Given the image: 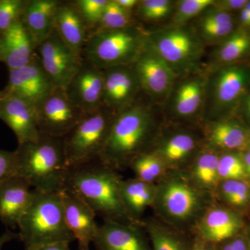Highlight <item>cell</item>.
I'll return each mask as SVG.
<instances>
[{
  "mask_svg": "<svg viewBox=\"0 0 250 250\" xmlns=\"http://www.w3.org/2000/svg\"><path fill=\"white\" fill-rule=\"evenodd\" d=\"M121 177L99 160L70 167L64 187L77 192L104 220L133 223L121 196Z\"/></svg>",
  "mask_w": 250,
  "mask_h": 250,
  "instance_id": "cell-1",
  "label": "cell"
},
{
  "mask_svg": "<svg viewBox=\"0 0 250 250\" xmlns=\"http://www.w3.org/2000/svg\"><path fill=\"white\" fill-rule=\"evenodd\" d=\"M14 152L16 175L34 189L59 192L63 188L70 167L62 138L41 134L37 141L18 145Z\"/></svg>",
  "mask_w": 250,
  "mask_h": 250,
  "instance_id": "cell-2",
  "label": "cell"
},
{
  "mask_svg": "<svg viewBox=\"0 0 250 250\" xmlns=\"http://www.w3.org/2000/svg\"><path fill=\"white\" fill-rule=\"evenodd\" d=\"M20 240L25 250L75 241L69 229L59 192H45L33 189L32 199L18 223Z\"/></svg>",
  "mask_w": 250,
  "mask_h": 250,
  "instance_id": "cell-3",
  "label": "cell"
},
{
  "mask_svg": "<svg viewBox=\"0 0 250 250\" xmlns=\"http://www.w3.org/2000/svg\"><path fill=\"white\" fill-rule=\"evenodd\" d=\"M151 125L149 112L136 102L117 113L99 160L113 170L129 166L136 156L142 154Z\"/></svg>",
  "mask_w": 250,
  "mask_h": 250,
  "instance_id": "cell-4",
  "label": "cell"
},
{
  "mask_svg": "<svg viewBox=\"0 0 250 250\" xmlns=\"http://www.w3.org/2000/svg\"><path fill=\"white\" fill-rule=\"evenodd\" d=\"M147 36L135 25L90 33L82 59L101 70L131 65L143 52Z\"/></svg>",
  "mask_w": 250,
  "mask_h": 250,
  "instance_id": "cell-5",
  "label": "cell"
},
{
  "mask_svg": "<svg viewBox=\"0 0 250 250\" xmlns=\"http://www.w3.org/2000/svg\"><path fill=\"white\" fill-rule=\"evenodd\" d=\"M116 116L104 106L85 113L78 124L62 138L69 167H77L99 159Z\"/></svg>",
  "mask_w": 250,
  "mask_h": 250,
  "instance_id": "cell-6",
  "label": "cell"
},
{
  "mask_svg": "<svg viewBox=\"0 0 250 250\" xmlns=\"http://www.w3.org/2000/svg\"><path fill=\"white\" fill-rule=\"evenodd\" d=\"M153 49L177 74L191 70L200 58L201 42L191 31L170 28L147 36Z\"/></svg>",
  "mask_w": 250,
  "mask_h": 250,
  "instance_id": "cell-7",
  "label": "cell"
},
{
  "mask_svg": "<svg viewBox=\"0 0 250 250\" xmlns=\"http://www.w3.org/2000/svg\"><path fill=\"white\" fill-rule=\"evenodd\" d=\"M85 114L72 104L62 88H54L36 107L38 127L41 134L62 139L78 124Z\"/></svg>",
  "mask_w": 250,
  "mask_h": 250,
  "instance_id": "cell-8",
  "label": "cell"
},
{
  "mask_svg": "<svg viewBox=\"0 0 250 250\" xmlns=\"http://www.w3.org/2000/svg\"><path fill=\"white\" fill-rule=\"evenodd\" d=\"M36 51L54 88H65L78 71L83 60L74 54L55 29L36 47Z\"/></svg>",
  "mask_w": 250,
  "mask_h": 250,
  "instance_id": "cell-9",
  "label": "cell"
},
{
  "mask_svg": "<svg viewBox=\"0 0 250 250\" xmlns=\"http://www.w3.org/2000/svg\"><path fill=\"white\" fill-rule=\"evenodd\" d=\"M64 90L72 104L83 113L97 111L103 106L104 70L83 59Z\"/></svg>",
  "mask_w": 250,
  "mask_h": 250,
  "instance_id": "cell-10",
  "label": "cell"
},
{
  "mask_svg": "<svg viewBox=\"0 0 250 250\" xmlns=\"http://www.w3.org/2000/svg\"><path fill=\"white\" fill-rule=\"evenodd\" d=\"M140 86L153 97H162L170 91L177 74L148 42L132 64Z\"/></svg>",
  "mask_w": 250,
  "mask_h": 250,
  "instance_id": "cell-11",
  "label": "cell"
},
{
  "mask_svg": "<svg viewBox=\"0 0 250 250\" xmlns=\"http://www.w3.org/2000/svg\"><path fill=\"white\" fill-rule=\"evenodd\" d=\"M162 212L175 223H184L194 216L200 206L195 189L179 179L167 181L156 190L155 199Z\"/></svg>",
  "mask_w": 250,
  "mask_h": 250,
  "instance_id": "cell-12",
  "label": "cell"
},
{
  "mask_svg": "<svg viewBox=\"0 0 250 250\" xmlns=\"http://www.w3.org/2000/svg\"><path fill=\"white\" fill-rule=\"evenodd\" d=\"M54 88L46 75L37 53L25 66L10 70L4 92L17 95L37 107Z\"/></svg>",
  "mask_w": 250,
  "mask_h": 250,
  "instance_id": "cell-13",
  "label": "cell"
},
{
  "mask_svg": "<svg viewBox=\"0 0 250 250\" xmlns=\"http://www.w3.org/2000/svg\"><path fill=\"white\" fill-rule=\"evenodd\" d=\"M60 193L65 222L78 243L79 250H90L99 228L96 213L73 190L64 187Z\"/></svg>",
  "mask_w": 250,
  "mask_h": 250,
  "instance_id": "cell-14",
  "label": "cell"
},
{
  "mask_svg": "<svg viewBox=\"0 0 250 250\" xmlns=\"http://www.w3.org/2000/svg\"><path fill=\"white\" fill-rule=\"evenodd\" d=\"M103 70V106L117 114L136 102L141 88L132 64Z\"/></svg>",
  "mask_w": 250,
  "mask_h": 250,
  "instance_id": "cell-15",
  "label": "cell"
},
{
  "mask_svg": "<svg viewBox=\"0 0 250 250\" xmlns=\"http://www.w3.org/2000/svg\"><path fill=\"white\" fill-rule=\"evenodd\" d=\"M0 120L14 131L18 145L36 142L40 138L35 106L4 90L0 98Z\"/></svg>",
  "mask_w": 250,
  "mask_h": 250,
  "instance_id": "cell-16",
  "label": "cell"
},
{
  "mask_svg": "<svg viewBox=\"0 0 250 250\" xmlns=\"http://www.w3.org/2000/svg\"><path fill=\"white\" fill-rule=\"evenodd\" d=\"M93 244L96 250H152L141 229L134 223L104 220Z\"/></svg>",
  "mask_w": 250,
  "mask_h": 250,
  "instance_id": "cell-17",
  "label": "cell"
},
{
  "mask_svg": "<svg viewBox=\"0 0 250 250\" xmlns=\"http://www.w3.org/2000/svg\"><path fill=\"white\" fill-rule=\"evenodd\" d=\"M25 179L14 175L0 183V221L11 228L18 227L32 199L33 190Z\"/></svg>",
  "mask_w": 250,
  "mask_h": 250,
  "instance_id": "cell-18",
  "label": "cell"
},
{
  "mask_svg": "<svg viewBox=\"0 0 250 250\" xmlns=\"http://www.w3.org/2000/svg\"><path fill=\"white\" fill-rule=\"evenodd\" d=\"M36 46L22 20L0 33V62L10 70L27 65L36 54Z\"/></svg>",
  "mask_w": 250,
  "mask_h": 250,
  "instance_id": "cell-19",
  "label": "cell"
},
{
  "mask_svg": "<svg viewBox=\"0 0 250 250\" xmlns=\"http://www.w3.org/2000/svg\"><path fill=\"white\" fill-rule=\"evenodd\" d=\"M54 29L74 54L82 58L90 31L72 1H61L56 13Z\"/></svg>",
  "mask_w": 250,
  "mask_h": 250,
  "instance_id": "cell-20",
  "label": "cell"
},
{
  "mask_svg": "<svg viewBox=\"0 0 250 250\" xmlns=\"http://www.w3.org/2000/svg\"><path fill=\"white\" fill-rule=\"evenodd\" d=\"M250 83V69L230 65L217 72L213 80V99L215 108L225 109L233 104Z\"/></svg>",
  "mask_w": 250,
  "mask_h": 250,
  "instance_id": "cell-21",
  "label": "cell"
},
{
  "mask_svg": "<svg viewBox=\"0 0 250 250\" xmlns=\"http://www.w3.org/2000/svg\"><path fill=\"white\" fill-rule=\"evenodd\" d=\"M59 0H27L22 20L36 47L54 29L56 13Z\"/></svg>",
  "mask_w": 250,
  "mask_h": 250,
  "instance_id": "cell-22",
  "label": "cell"
},
{
  "mask_svg": "<svg viewBox=\"0 0 250 250\" xmlns=\"http://www.w3.org/2000/svg\"><path fill=\"white\" fill-rule=\"evenodd\" d=\"M236 213L224 208L208 210L202 218L200 232L202 241L217 245L233 238L241 227Z\"/></svg>",
  "mask_w": 250,
  "mask_h": 250,
  "instance_id": "cell-23",
  "label": "cell"
},
{
  "mask_svg": "<svg viewBox=\"0 0 250 250\" xmlns=\"http://www.w3.org/2000/svg\"><path fill=\"white\" fill-rule=\"evenodd\" d=\"M120 191L125 209L131 221L139 218L155 201V187L136 178L122 180Z\"/></svg>",
  "mask_w": 250,
  "mask_h": 250,
  "instance_id": "cell-24",
  "label": "cell"
},
{
  "mask_svg": "<svg viewBox=\"0 0 250 250\" xmlns=\"http://www.w3.org/2000/svg\"><path fill=\"white\" fill-rule=\"evenodd\" d=\"M202 80L188 81L179 87L174 98V111L180 116H190L198 110L203 99Z\"/></svg>",
  "mask_w": 250,
  "mask_h": 250,
  "instance_id": "cell-25",
  "label": "cell"
},
{
  "mask_svg": "<svg viewBox=\"0 0 250 250\" xmlns=\"http://www.w3.org/2000/svg\"><path fill=\"white\" fill-rule=\"evenodd\" d=\"M210 137L215 146L228 149L241 147L247 141L245 130L239 125L229 122L215 124L210 131Z\"/></svg>",
  "mask_w": 250,
  "mask_h": 250,
  "instance_id": "cell-26",
  "label": "cell"
},
{
  "mask_svg": "<svg viewBox=\"0 0 250 250\" xmlns=\"http://www.w3.org/2000/svg\"><path fill=\"white\" fill-rule=\"evenodd\" d=\"M195 147V139L190 135L176 134L164 143L161 155L167 162L175 164L186 159Z\"/></svg>",
  "mask_w": 250,
  "mask_h": 250,
  "instance_id": "cell-27",
  "label": "cell"
},
{
  "mask_svg": "<svg viewBox=\"0 0 250 250\" xmlns=\"http://www.w3.org/2000/svg\"><path fill=\"white\" fill-rule=\"evenodd\" d=\"M136 178L143 182L152 183L164 171L161 159L154 154L142 153L134 158L129 164Z\"/></svg>",
  "mask_w": 250,
  "mask_h": 250,
  "instance_id": "cell-28",
  "label": "cell"
},
{
  "mask_svg": "<svg viewBox=\"0 0 250 250\" xmlns=\"http://www.w3.org/2000/svg\"><path fill=\"white\" fill-rule=\"evenodd\" d=\"M132 25L131 13L122 8L116 0H108L101 21L93 31L123 29Z\"/></svg>",
  "mask_w": 250,
  "mask_h": 250,
  "instance_id": "cell-29",
  "label": "cell"
},
{
  "mask_svg": "<svg viewBox=\"0 0 250 250\" xmlns=\"http://www.w3.org/2000/svg\"><path fill=\"white\" fill-rule=\"evenodd\" d=\"M250 51V34L245 31H237L219 49L218 58L221 62H231L241 58Z\"/></svg>",
  "mask_w": 250,
  "mask_h": 250,
  "instance_id": "cell-30",
  "label": "cell"
},
{
  "mask_svg": "<svg viewBox=\"0 0 250 250\" xmlns=\"http://www.w3.org/2000/svg\"><path fill=\"white\" fill-rule=\"evenodd\" d=\"M219 157L207 152L199 156L194 167V175L197 182L205 187H213L219 178Z\"/></svg>",
  "mask_w": 250,
  "mask_h": 250,
  "instance_id": "cell-31",
  "label": "cell"
},
{
  "mask_svg": "<svg viewBox=\"0 0 250 250\" xmlns=\"http://www.w3.org/2000/svg\"><path fill=\"white\" fill-rule=\"evenodd\" d=\"M108 0H75L72 1L89 29L90 34L96 29Z\"/></svg>",
  "mask_w": 250,
  "mask_h": 250,
  "instance_id": "cell-32",
  "label": "cell"
},
{
  "mask_svg": "<svg viewBox=\"0 0 250 250\" xmlns=\"http://www.w3.org/2000/svg\"><path fill=\"white\" fill-rule=\"evenodd\" d=\"M149 238L152 244V250H190L178 236L154 225L148 228Z\"/></svg>",
  "mask_w": 250,
  "mask_h": 250,
  "instance_id": "cell-33",
  "label": "cell"
},
{
  "mask_svg": "<svg viewBox=\"0 0 250 250\" xmlns=\"http://www.w3.org/2000/svg\"><path fill=\"white\" fill-rule=\"evenodd\" d=\"M221 192L228 203L236 207L248 205L250 202V186L242 180H225L221 186Z\"/></svg>",
  "mask_w": 250,
  "mask_h": 250,
  "instance_id": "cell-34",
  "label": "cell"
},
{
  "mask_svg": "<svg viewBox=\"0 0 250 250\" xmlns=\"http://www.w3.org/2000/svg\"><path fill=\"white\" fill-rule=\"evenodd\" d=\"M27 0H0V33L21 21Z\"/></svg>",
  "mask_w": 250,
  "mask_h": 250,
  "instance_id": "cell-35",
  "label": "cell"
},
{
  "mask_svg": "<svg viewBox=\"0 0 250 250\" xmlns=\"http://www.w3.org/2000/svg\"><path fill=\"white\" fill-rule=\"evenodd\" d=\"M219 178L225 180H241L248 176L244 161L235 154H226L219 158Z\"/></svg>",
  "mask_w": 250,
  "mask_h": 250,
  "instance_id": "cell-36",
  "label": "cell"
},
{
  "mask_svg": "<svg viewBox=\"0 0 250 250\" xmlns=\"http://www.w3.org/2000/svg\"><path fill=\"white\" fill-rule=\"evenodd\" d=\"M139 14L147 21H156L170 14L172 1L168 0H145L140 1Z\"/></svg>",
  "mask_w": 250,
  "mask_h": 250,
  "instance_id": "cell-37",
  "label": "cell"
},
{
  "mask_svg": "<svg viewBox=\"0 0 250 250\" xmlns=\"http://www.w3.org/2000/svg\"><path fill=\"white\" fill-rule=\"evenodd\" d=\"M213 0H184L180 2L174 16L177 24H182L200 14L214 4Z\"/></svg>",
  "mask_w": 250,
  "mask_h": 250,
  "instance_id": "cell-38",
  "label": "cell"
},
{
  "mask_svg": "<svg viewBox=\"0 0 250 250\" xmlns=\"http://www.w3.org/2000/svg\"><path fill=\"white\" fill-rule=\"evenodd\" d=\"M14 175H16L15 152L0 149V183Z\"/></svg>",
  "mask_w": 250,
  "mask_h": 250,
  "instance_id": "cell-39",
  "label": "cell"
},
{
  "mask_svg": "<svg viewBox=\"0 0 250 250\" xmlns=\"http://www.w3.org/2000/svg\"><path fill=\"white\" fill-rule=\"evenodd\" d=\"M234 24L233 22L223 24L201 25L202 32L205 37L210 39H218L231 34Z\"/></svg>",
  "mask_w": 250,
  "mask_h": 250,
  "instance_id": "cell-40",
  "label": "cell"
},
{
  "mask_svg": "<svg viewBox=\"0 0 250 250\" xmlns=\"http://www.w3.org/2000/svg\"><path fill=\"white\" fill-rule=\"evenodd\" d=\"M233 22L232 16L228 12L216 11L208 13L204 17L201 25H213V24H223Z\"/></svg>",
  "mask_w": 250,
  "mask_h": 250,
  "instance_id": "cell-41",
  "label": "cell"
},
{
  "mask_svg": "<svg viewBox=\"0 0 250 250\" xmlns=\"http://www.w3.org/2000/svg\"><path fill=\"white\" fill-rule=\"evenodd\" d=\"M220 244L218 248L216 246L217 250H249L247 241L241 237H233Z\"/></svg>",
  "mask_w": 250,
  "mask_h": 250,
  "instance_id": "cell-42",
  "label": "cell"
},
{
  "mask_svg": "<svg viewBox=\"0 0 250 250\" xmlns=\"http://www.w3.org/2000/svg\"><path fill=\"white\" fill-rule=\"evenodd\" d=\"M248 1L246 0H227V1H218V11L228 12L231 10L243 9Z\"/></svg>",
  "mask_w": 250,
  "mask_h": 250,
  "instance_id": "cell-43",
  "label": "cell"
},
{
  "mask_svg": "<svg viewBox=\"0 0 250 250\" xmlns=\"http://www.w3.org/2000/svg\"><path fill=\"white\" fill-rule=\"evenodd\" d=\"M25 250H71L70 244L66 243H57L52 244L45 245L36 248H31Z\"/></svg>",
  "mask_w": 250,
  "mask_h": 250,
  "instance_id": "cell-44",
  "label": "cell"
},
{
  "mask_svg": "<svg viewBox=\"0 0 250 250\" xmlns=\"http://www.w3.org/2000/svg\"><path fill=\"white\" fill-rule=\"evenodd\" d=\"M16 239H20L19 233L13 232L9 229L6 230L0 236V250H2L5 244Z\"/></svg>",
  "mask_w": 250,
  "mask_h": 250,
  "instance_id": "cell-45",
  "label": "cell"
},
{
  "mask_svg": "<svg viewBox=\"0 0 250 250\" xmlns=\"http://www.w3.org/2000/svg\"><path fill=\"white\" fill-rule=\"evenodd\" d=\"M190 250H217L216 246L203 241H197L191 246Z\"/></svg>",
  "mask_w": 250,
  "mask_h": 250,
  "instance_id": "cell-46",
  "label": "cell"
},
{
  "mask_svg": "<svg viewBox=\"0 0 250 250\" xmlns=\"http://www.w3.org/2000/svg\"><path fill=\"white\" fill-rule=\"evenodd\" d=\"M116 1L122 8L131 13L140 2L138 0H116Z\"/></svg>",
  "mask_w": 250,
  "mask_h": 250,
  "instance_id": "cell-47",
  "label": "cell"
},
{
  "mask_svg": "<svg viewBox=\"0 0 250 250\" xmlns=\"http://www.w3.org/2000/svg\"><path fill=\"white\" fill-rule=\"evenodd\" d=\"M241 21L245 25L250 26V12L246 6L241 10Z\"/></svg>",
  "mask_w": 250,
  "mask_h": 250,
  "instance_id": "cell-48",
  "label": "cell"
},
{
  "mask_svg": "<svg viewBox=\"0 0 250 250\" xmlns=\"http://www.w3.org/2000/svg\"><path fill=\"white\" fill-rule=\"evenodd\" d=\"M243 161H244L245 166H246L247 174L250 177V151L247 153Z\"/></svg>",
  "mask_w": 250,
  "mask_h": 250,
  "instance_id": "cell-49",
  "label": "cell"
},
{
  "mask_svg": "<svg viewBox=\"0 0 250 250\" xmlns=\"http://www.w3.org/2000/svg\"><path fill=\"white\" fill-rule=\"evenodd\" d=\"M246 109L247 114H248V116L250 118V95H248V100H247Z\"/></svg>",
  "mask_w": 250,
  "mask_h": 250,
  "instance_id": "cell-50",
  "label": "cell"
},
{
  "mask_svg": "<svg viewBox=\"0 0 250 250\" xmlns=\"http://www.w3.org/2000/svg\"><path fill=\"white\" fill-rule=\"evenodd\" d=\"M247 243H248V248H249V250H250V233L249 237H248V241H247Z\"/></svg>",
  "mask_w": 250,
  "mask_h": 250,
  "instance_id": "cell-51",
  "label": "cell"
},
{
  "mask_svg": "<svg viewBox=\"0 0 250 250\" xmlns=\"http://www.w3.org/2000/svg\"><path fill=\"white\" fill-rule=\"evenodd\" d=\"M246 8L249 10L250 12V1H248V4H246Z\"/></svg>",
  "mask_w": 250,
  "mask_h": 250,
  "instance_id": "cell-52",
  "label": "cell"
},
{
  "mask_svg": "<svg viewBox=\"0 0 250 250\" xmlns=\"http://www.w3.org/2000/svg\"><path fill=\"white\" fill-rule=\"evenodd\" d=\"M3 95H4V90H2V91H0V98L3 96Z\"/></svg>",
  "mask_w": 250,
  "mask_h": 250,
  "instance_id": "cell-53",
  "label": "cell"
}]
</instances>
